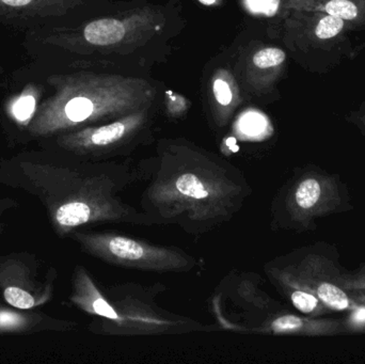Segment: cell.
Instances as JSON below:
<instances>
[{
  "label": "cell",
  "instance_id": "cell-16",
  "mask_svg": "<svg viewBox=\"0 0 365 364\" xmlns=\"http://www.w3.org/2000/svg\"><path fill=\"white\" fill-rule=\"evenodd\" d=\"M354 321L358 324H365V308H361V309L355 312Z\"/></svg>",
  "mask_w": 365,
  "mask_h": 364
},
{
  "label": "cell",
  "instance_id": "cell-3",
  "mask_svg": "<svg viewBox=\"0 0 365 364\" xmlns=\"http://www.w3.org/2000/svg\"><path fill=\"white\" fill-rule=\"evenodd\" d=\"M167 286L125 282L102 290L87 269L76 266L73 275L71 301L81 311L96 320L92 333L113 337L178 336L218 329L199 321L163 309L156 298Z\"/></svg>",
  "mask_w": 365,
  "mask_h": 364
},
{
  "label": "cell",
  "instance_id": "cell-15",
  "mask_svg": "<svg viewBox=\"0 0 365 364\" xmlns=\"http://www.w3.org/2000/svg\"><path fill=\"white\" fill-rule=\"evenodd\" d=\"M245 4L251 12L272 15L278 9L279 0H245Z\"/></svg>",
  "mask_w": 365,
  "mask_h": 364
},
{
  "label": "cell",
  "instance_id": "cell-14",
  "mask_svg": "<svg viewBox=\"0 0 365 364\" xmlns=\"http://www.w3.org/2000/svg\"><path fill=\"white\" fill-rule=\"evenodd\" d=\"M34 108H36V100L32 96H23L15 103L13 113L16 119L25 121L28 118L31 117Z\"/></svg>",
  "mask_w": 365,
  "mask_h": 364
},
{
  "label": "cell",
  "instance_id": "cell-2",
  "mask_svg": "<svg viewBox=\"0 0 365 364\" xmlns=\"http://www.w3.org/2000/svg\"><path fill=\"white\" fill-rule=\"evenodd\" d=\"M26 185L46 207L60 236L102 222L153 226L150 218L121 198V192L141 179L130 164L98 162L64 166L19 164Z\"/></svg>",
  "mask_w": 365,
  "mask_h": 364
},
{
  "label": "cell",
  "instance_id": "cell-9",
  "mask_svg": "<svg viewBox=\"0 0 365 364\" xmlns=\"http://www.w3.org/2000/svg\"><path fill=\"white\" fill-rule=\"evenodd\" d=\"M304 12V11H302ZM308 15V34L312 40H332L343 33L347 27V21L332 15L319 12H304Z\"/></svg>",
  "mask_w": 365,
  "mask_h": 364
},
{
  "label": "cell",
  "instance_id": "cell-1",
  "mask_svg": "<svg viewBox=\"0 0 365 364\" xmlns=\"http://www.w3.org/2000/svg\"><path fill=\"white\" fill-rule=\"evenodd\" d=\"M149 179L140 209L154 224H175L200 237L233 219L252 188L227 160L182 145L165 147L152 164L138 167Z\"/></svg>",
  "mask_w": 365,
  "mask_h": 364
},
{
  "label": "cell",
  "instance_id": "cell-19",
  "mask_svg": "<svg viewBox=\"0 0 365 364\" xmlns=\"http://www.w3.org/2000/svg\"><path fill=\"white\" fill-rule=\"evenodd\" d=\"M200 2H202L203 4H206V6H210V4H215L216 0H200Z\"/></svg>",
  "mask_w": 365,
  "mask_h": 364
},
{
  "label": "cell",
  "instance_id": "cell-13",
  "mask_svg": "<svg viewBox=\"0 0 365 364\" xmlns=\"http://www.w3.org/2000/svg\"><path fill=\"white\" fill-rule=\"evenodd\" d=\"M289 297H291L294 307L302 313H312L319 306V299L310 293L304 292V291H293Z\"/></svg>",
  "mask_w": 365,
  "mask_h": 364
},
{
  "label": "cell",
  "instance_id": "cell-7",
  "mask_svg": "<svg viewBox=\"0 0 365 364\" xmlns=\"http://www.w3.org/2000/svg\"><path fill=\"white\" fill-rule=\"evenodd\" d=\"M128 33V21L118 19H96L91 21L83 30L86 40L96 46L120 44Z\"/></svg>",
  "mask_w": 365,
  "mask_h": 364
},
{
  "label": "cell",
  "instance_id": "cell-10",
  "mask_svg": "<svg viewBox=\"0 0 365 364\" xmlns=\"http://www.w3.org/2000/svg\"><path fill=\"white\" fill-rule=\"evenodd\" d=\"M322 188L315 179H306L297 186L295 203L299 209H310L317 205L321 198Z\"/></svg>",
  "mask_w": 365,
  "mask_h": 364
},
{
  "label": "cell",
  "instance_id": "cell-8",
  "mask_svg": "<svg viewBox=\"0 0 365 364\" xmlns=\"http://www.w3.org/2000/svg\"><path fill=\"white\" fill-rule=\"evenodd\" d=\"M212 94L215 102L222 111L218 121L220 124L227 122L231 111L237 105V85L233 77L227 71H219L212 79Z\"/></svg>",
  "mask_w": 365,
  "mask_h": 364
},
{
  "label": "cell",
  "instance_id": "cell-18",
  "mask_svg": "<svg viewBox=\"0 0 365 364\" xmlns=\"http://www.w3.org/2000/svg\"><path fill=\"white\" fill-rule=\"evenodd\" d=\"M10 202H12V201L10 200H0V216L2 215V213H4V211H6L8 209L9 204H10ZM0 228H2L1 224H0Z\"/></svg>",
  "mask_w": 365,
  "mask_h": 364
},
{
  "label": "cell",
  "instance_id": "cell-6",
  "mask_svg": "<svg viewBox=\"0 0 365 364\" xmlns=\"http://www.w3.org/2000/svg\"><path fill=\"white\" fill-rule=\"evenodd\" d=\"M289 6L295 11L325 13L347 23H365V0H289Z\"/></svg>",
  "mask_w": 365,
  "mask_h": 364
},
{
  "label": "cell",
  "instance_id": "cell-12",
  "mask_svg": "<svg viewBox=\"0 0 365 364\" xmlns=\"http://www.w3.org/2000/svg\"><path fill=\"white\" fill-rule=\"evenodd\" d=\"M285 59H287V55L282 49L267 47L255 53L252 63L255 64V68L268 70V68H278L281 64L284 63Z\"/></svg>",
  "mask_w": 365,
  "mask_h": 364
},
{
  "label": "cell",
  "instance_id": "cell-5",
  "mask_svg": "<svg viewBox=\"0 0 365 364\" xmlns=\"http://www.w3.org/2000/svg\"><path fill=\"white\" fill-rule=\"evenodd\" d=\"M149 109L128 113L96 128H86L66 140V147L77 155L93 160L121 155L143 132Z\"/></svg>",
  "mask_w": 365,
  "mask_h": 364
},
{
  "label": "cell",
  "instance_id": "cell-17",
  "mask_svg": "<svg viewBox=\"0 0 365 364\" xmlns=\"http://www.w3.org/2000/svg\"><path fill=\"white\" fill-rule=\"evenodd\" d=\"M1 1L4 4H8V6H21L29 4L31 0H1Z\"/></svg>",
  "mask_w": 365,
  "mask_h": 364
},
{
  "label": "cell",
  "instance_id": "cell-11",
  "mask_svg": "<svg viewBox=\"0 0 365 364\" xmlns=\"http://www.w3.org/2000/svg\"><path fill=\"white\" fill-rule=\"evenodd\" d=\"M317 296L332 309L345 310L349 308V301L346 294L334 284H322L317 288Z\"/></svg>",
  "mask_w": 365,
  "mask_h": 364
},
{
  "label": "cell",
  "instance_id": "cell-4",
  "mask_svg": "<svg viewBox=\"0 0 365 364\" xmlns=\"http://www.w3.org/2000/svg\"><path fill=\"white\" fill-rule=\"evenodd\" d=\"M83 252L113 266L152 273H188L197 261L173 246L156 245L117 232H74Z\"/></svg>",
  "mask_w": 365,
  "mask_h": 364
}]
</instances>
